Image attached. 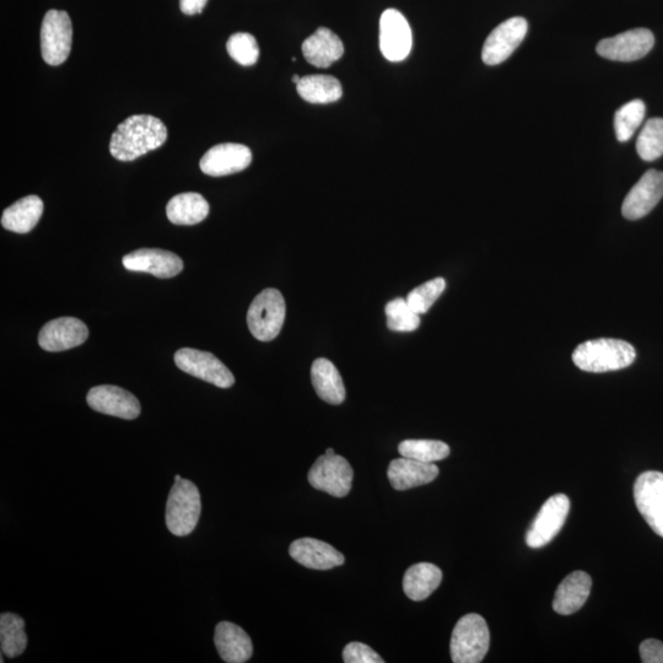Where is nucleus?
Here are the masks:
<instances>
[{"mask_svg":"<svg viewBox=\"0 0 663 663\" xmlns=\"http://www.w3.org/2000/svg\"><path fill=\"white\" fill-rule=\"evenodd\" d=\"M343 661L346 663H384L380 655L363 643H350L343 651Z\"/></svg>","mask_w":663,"mask_h":663,"instance_id":"obj_36","label":"nucleus"},{"mask_svg":"<svg viewBox=\"0 0 663 663\" xmlns=\"http://www.w3.org/2000/svg\"><path fill=\"white\" fill-rule=\"evenodd\" d=\"M177 368L188 375L197 377L220 388H229L235 384V377L226 368L223 361L215 355L202 350L183 348L175 354Z\"/></svg>","mask_w":663,"mask_h":663,"instance_id":"obj_9","label":"nucleus"},{"mask_svg":"<svg viewBox=\"0 0 663 663\" xmlns=\"http://www.w3.org/2000/svg\"><path fill=\"white\" fill-rule=\"evenodd\" d=\"M290 557L312 570H330L341 567L346 558L336 548L315 538H300L291 543Z\"/></svg>","mask_w":663,"mask_h":663,"instance_id":"obj_19","label":"nucleus"},{"mask_svg":"<svg viewBox=\"0 0 663 663\" xmlns=\"http://www.w3.org/2000/svg\"><path fill=\"white\" fill-rule=\"evenodd\" d=\"M42 214L43 202L40 197H24L4 210L2 226L16 234H28L39 223Z\"/></svg>","mask_w":663,"mask_h":663,"instance_id":"obj_26","label":"nucleus"},{"mask_svg":"<svg viewBox=\"0 0 663 663\" xmlns=\"http://www.w3.org/2000/svg\"><path fill=\"white\" fill-rule=\"evenodd\" d=\"M89 337L85 323L74 317H61L42 327L39 344L46 352H64V350L82 346Z\"/></svg>","mask_w":663,"mask_h":663,"instance_id":"obj_17","label":"nucleus"},{"mask_svg":"<svg viewBox=\"0 0 663 663\" xmlns=\"http://www.w3.org/2000/svg\"><path fill=\"white\" fill-rule=\"evenodd\" d=\"M326 455H330V456H331V455H336V452H334L333 449H328V450L326 451Z\"/></svg>","mask_w":663,"mask_h":663,"instance_id":"obj_40","label":"nucleus"},{"mask_svg":"<svg viewBox=\"0 0 663 663\" xmlns=\"http://www.w3.org/2000/svg\"><path fill=\"white\" fill-rule=\"evenodd\" d=\"M73 43V26L69 15L50 10L41 28V52L43 61L50 66H61L67 61Z\"/></svg>","mask_w":663,"mask_h":663,"instance_id":"obj_6","label":"nucleus"},{"mask_svg":"<svg viewBox=\"0 0 663 663\" xmlns=\"http://www.w3.org/2000/svg\"><path fill=\"white\" fill-rule=\"evenodd\" d=\"M490 633L479 614H467L457 622L451 636V659L455 663H479L488 654Z\"/></svg>","mask_w":663,"mask_h":663,"instance_id":"obj_4","label":"nucleus"},{"mask_svg":"<svg viewBox=\"0 0 663 663\" xmlns=\"http://www.w3.org/2000/svg\"><path fill=\"white\" fill-rule=\"evenodd\" d=\"M214 644L221 660L244 663L251 659L253 645L244 629L231 622H220L215 628Z\"/></svg>","mask_w":663,"mask_h":663,"instance_id":"obj_21","label":"nucleus"},{"mask_svg":"<svg viewBox=\"0 0 663 663\" xmlns=\"http://www.w3.org/2000/svg\"><path fill=\"white\" fill-rule=\"evenodd\" d=\"M636 150L644 161H654L663 155V120L651 118L645 123L636 142Z\"/></svg>","mask_w":663,"mask_h":663,"instance_id":"obj_32","label":"nucleus"},{"mask_svg":"<svg viewBox=\"0 0 663 663\" xmlns=\"http://www.w3.org/2000/svg\"><path fill=\"white\" fill-rule=\"evenodd\" d=\"M209 204L201 194H177L167 203L166 215L172 224L196 225L208 217Z\"/></svg>","mask_w":663,"mask_h":663,"instance_id":"obj_27","label":"nucleus"},{"mask_svg":"<svg viewBox=\"0 0 663 663\" xmlns=\"http://www.w3.org/2000/svg\"><path fill=\"white\" fill-rule=\"evenodd\" d=\"M446 288L444 278H435L415 288L407 296V303L417 314H427Z\"/></svg>","mask_w":663,"mask_h":663,"instance_id":"obj_35","label":"nucleus"},{"mask_svg":"<svg viewBox=\"0 0 663 663\" xmlns=\"http://www.w3.org/2000/svg\"><path fill=\"white\" fill-rule=\"evenodd\" d=\"M640 657L644 663H663V643L648 639L640 645Z\"/></svg>","mask_w":663,"mask_h":663,"instance_id":"obj_37","label":"nucleus"},{"mask_svg":"<svg viewBox=\"0 0 663 663\" xmlns=\"http://www.w3.org/2000/svg\"><path fill=\"white\" fill-rule=\"evenodd\" d=\"M636 508L651 530L663 538V473L640 474L634 485Z\"/></svg>","mask_w":663,"mask_h":663,"instance_id":"obj_10","label":"nucleus"},{"mask_svg":"<svg viewBox=\"0 0 663 663\" xmlns=\"http://www.w3.org/2000/svg\"><path fill=\"white\" fill-rule=\"evenodd\" d=\"M202 512L201 494L187 479L177 481L166 504V526L172 535L186 537L197 527Z\"/></svg>","mask_w":663,"mask_h":663,"instance_id":"obj_3","label":"nucleus"},{"mask_svg":"<svg viewBox=\"0 0 663 663\" xmlns=\"http://www.w3.org/2000/svg\"><path fill=\"white\" fill-rule=\"evenodd\" d=\"M388 479L396 490L412 489L420 485L429 484L439 476V468L435 463H425L412 460V458H396L390 463L387 472Z\"/></svg>","mask_w":663,"mask_h":663,"instance_id":"obj_20","label":"nucleus"},{"mask_svg":"<svg viewBox=\"0 0 663 663\" xmlns=\"http://www.w3.org/2000/svg\"><path fill=\"white\" fill-rule=\"evenodd\" d=\"M636 350L621 339L600 338L580 344L574 350L573 361L586 373L603 374L618 371L632 365Z\"/></svg>","mask_w":663,"mask_h":663,"instance_id":"obj_2","label":"nucleus"},{"mask_svg":"<svg viewBox=\"0 0 663 663\" xmlns=\"http://www.w3.org/2000/svg\"><path fill=\"white\" fill-rule=\"evenodd\" d=\"M300 79H301V78L299 77V75H294V77H293V82H294L295 84H298V83L300 82Z\"/></svg>","mask_w":663,"mask_h":663,"instance_id":"obj_39","label":"nucleus"},{"mask_svg":"<svg viewBox=\"0 0 663 663\" xmlns=\"http://www.w3.org/2000/svg\"><path fill=\"white\" fill-rule=\"evenodd\" d=\"M646 107L643 101L633 100L623 105L614 116V129L619 142H628L634 136L636 129L644 121Z\"/></svg>","mask_w":663,"mask_h":663,"instance_id":"obj_31","label":"nucleus"},{"mask_svg":"<svg viewBox=\"0 0 663 663\" xmlns=\"http://www.w3.org/2000/svg\"><path fill=\"white\" fill-rule=\"evenodd\" d=\"M181 479H182L181 476H179V474H176V476H175V482H177V481H181Z\"/></svg>","mask_w":663,"mask_h":663,"instance_id":"obj_41","label":"nucleus"},{"mask_svg":"<svg viewBox=\"0 0 663 663\" xmlns=\"http://www.w3.org/2000/svg\"><path fill=\"white\" fill-rule=\"evenodd\" d=\"M354 472L346 458L338 455H323L317 458L309 472V483L317 490L344 498L352 489Z\"/></svg>","mask_w":663,"mask_h":663,"instance_id":"obj_7","label":"nucleus"},{"mask_svg":"<svg viewBox=\"0 0 663 663\" xmlns=\"http://www.w3.org/2000/svg\"><path fill=\"white\" fill-rule=\"evenodd\" d=\"M387 327L393 332H413L420 326V317L407 300L393 299L385 307Z\"/></svg>","mask_w":663,"mask_h":663,"instance_id":"obj_33","label":"nucleus"},{"mask_svg":"<svg viewBox=\"0 0 663 663\" xmlns=\"http://www.w3.org/2000/svg\"><path fill=\"white\" fill-rule=\"evenodd\" d=\"M207 3L208 0H180V8L183 14L196 15L203 12Z\"/></svg>","mask_w":663,"mask_h":663,"instance_id":"obj_38","label":"nucleus"},{"mask_svg":"<svg viewBox=\"0 0 663 663\" xmlns=\"http://www.w3.org/2000/svg\"><path fill=\"white\" fill-rule=\"evenodd\" d=\"M86 401L95 412L126 420L138 418L142 411L136 396L121 387L112 385L91 388L86 396Z\"/></svg>","mask_w":663,"mask_h":663,"instance_id":"obj_15","label":"nucleus"},{"mask_svg":"<svg viewBox=\"0 0 663 663\" xmlns=\"http://www.w3.org/2000/svg\"><path fill=\"white\" fill-rule=\"evenodd\" d=\"M402 457L412 460L435 463L450 456V447L438 440H404L398 446Z\"/></svg>","mask_w":663,"mask_h":663,"instance_id":"obj_30","label":"nucleus"},{"mask_svg":"<svg viewBox=\"0 0 663 663\" xmlns=\"http://www.w3.org/2000/svg\"><path fill=\"white\" fill-rule=\"evenodd\" d=\"M251 163L250 148L242 144L225 143L209 149L199 167L208 176L221 177L244 171Z\"/></svg>","mask_w":663,"mask_h":663,"instance_id":"obj_16","label":"nucleus"},{"mask_svg":"<svg viewBox=\"0 0 663 663\" xmlns=\"http://www.w3.org/2000/svg\"><path fill=\"white\" fill-rule=\"evenodd\" d=\"M226 50L235 62L245 67L253 66L260 58V47L255 37L246 32H237L231 36L226 43Z\"/></svg>","mask_w":663,"mask_h":663,"instance_id":"obj_34","label":"nucleus"},{"mask_svg":"<svg viewBox=\"0 0 663 663\" xmlns=\"http://www.w3.org/2000/svg\"><path fill=\"white\" fill-rule=\"evenodd\" d=\"M307 62L317 68H328L343 57L344 46L339 37L327 28L318 29L303 43Z\"/></svg>","mask_w":663,"mask_h":663,"instance_id":"obj_23","label":"nucleus"},{"mask_svg":"<svg viewBox=\"0 0 663 663\" xmlns=\"http://www.w3.org/2000/svg\"><path fill=\"white\" fill-rule=\"evenodd\" d=\"M296 90L310 104H332L341 99V83L330 75H307L296 84Z\"/></svg>","mask_w":663,"mask_h":663,"instance_id":"obj_28","label":"nucleus"},{"mask_svg":"<svg viewBox=\"0 0 663 663\" xmlns=\"http://www.w3.org/2000/svg\"><path fill=\"white\" fill-rule=\"evenodd\" d=\"M167 129L159 118L136 115L118 125L112 134L110 153L120 161H133L163 147Z\"/></svg>","mask_w":663,"mask_h":663,"instance_id":"obj_1","label":"nucleus"},{"mask_svg":"<svg viewBox=\"0 0 663 663\" xmlns=\"http://www.w3.org/2000/svg\"><path fill=\"white\" fill-rule=\"evenodd\" d=\"M528 23L524 18L515 16L495 28L485 41L482 58L488 66H498L508 59L522 41L525 40Z\"/></svg>","mask_w":663,"mask_h":663,"instance_id":"obj_12","label":"nucleus"},{"mask_svg":"<svg viewBox=\"0 0 663 663\" xmlns=\"http://www.w3.org/2000/svg\"><path fill=\"white\" fill-rule=\"evenodd\" d=\"M0 645L3 655L14 659L26 650L28 636L25 633L24 619L14 613H3L0 616Z\"/></svg>","mask_w":663,"mask_h":663,"instance_id":"obj_29","label":"nucleus"},{"mask_svg":"<svg viewBox=\"0 0 663 663\" xmlns=\"http://www.w3.org/2000/svg\"><path fill=\"white\" fill-rule=\"evenodd\" d=\"M442 581V571L431 563L414 564L404 574L403 590L409 600L418 602L438 589Z\"/></svg>","mask_w":663,"mask_h":663,"instance_id":"obj_25","label":"nucleus"},{"mask_svg":"<svg viewBox=\"0 0 663 663\" xmlns=\"http://www.w3.org/2000/svg\"><path fill=\"white\" fill-rule=\"evenodd\" d=\"M663 197V172L649 170L636 182L625 197L622 214L625 219L639 220L646 217Z\"/></svg>","mask_w":663,"mask_h":663,"instance_id":"obj_14","label":"nucleus"},{"mask_svg":"<svg viewBox=\"0 0 663 663\" xmlns=\"http://www.w3.org/2000/svg\"><path fill=\"white\" fill-rule=\"evenodd\" d=\"M311 380L317 396L322 401L341 404L346 400V387L332 361L325 358L316 359L311 366Z\"/></svg>","mask_w":663,"mask_h":663,"instance_id":"obj_24","label":"nucleus"},{"mask_svg":"<svg viewBox=\"0 0 663 663\" xmlns=\"http://www.w3.org/2000/svg\"><path fill=\"white\" fill-rule=\"evenodd\" d=\"M127 271L149 273L158 278H172L183 269L181 258L174 252L159 249H140L123 257Z\"/></svg>","mask_w":663,"mask_h":663,"instance_id":"obj_18","label":"nucleus"},{"mask_svg":"<svg viewBox=\"0 0 663 663\" xmlns=\"http://www.w3.org/2000/svg\"><path fill=\"white\" fill-rule=\"evenodd\" d=\"M570 511V500L565 494H555L543 504L526 535L527 546L542 548L551 543L562 530Z\"/></svg>","mask_w":663,"mask_h":663,"instance_id":"obj_8","label":"nucleus"},{"mask_svg":"<svg viewBox=\"0 0 663 663\" xmlns=\"http://www.w3.org/2000/svg\"><path fill=\"white\" fill-rule=\"evenodd\" d=\"M591 576L585 571H574L567 576L555 592L553 609L562 616H570L584 607L590 596Z\"/></svg>","mask_w":663,"mask_h":663,"instance_id":"obj_22","label":"nucleus"},{"mask_svg":"<svg viewBox=\"0 0 663 663\" xmlns=\"http://www.w3.org/2000/svg\"><path fill=\"white\" fill-rule=\"evenodd\" d=\"M412 29L403 14L387 9L380 19V48L390 62H402L412 51Z\"/></svg>","mask_w":663,"mask_h":663,"instance_id":"obj_13","label":"nucleus"},{"mask_svg":"<svg viewBox=\"0 0 663 663\" xmlns=\"http://www.w3.org/2000/svg\"><path fill=\"white\" fill-rule=\"evenodd\" d=\"M285 320V300L277 289H266L252 301L247 312V325L252 336L261 342L278 337Z\"/></svg>","mask_w":663,"mask_h":663,"instance_id":"obj_5","label":"nucleus"},{"mask_svg":"<svg viewBox=\"0 0 663 663\" xmlns=\"http://www.w3.org/2000/svg\"><path fill=\"white\" fill-rule=\"evenodd\" d=\"M654 45L650 30L634 29L598 42L596 51L609 61L634 62L648 55Z\"/></svg>","mask_w":663,"mask_h":663,"instance_id":"obj_11","label":"nucleus"}]
</instances>
